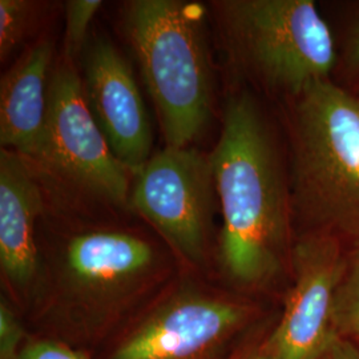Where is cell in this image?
Wrapping results in <instances>:
<instances>
[{"label": "cell", "mask_w": 359, "mask_h": 359, "mask_svg": "<svg viewBox=\"0 0 359 359\" xmlns=\"http://www.w3.org/2000/svg\"><path fill=\"white\" fill-rule=\"evenodd\" d=\"M222 226L218 261L231 283L258 287L281 269L293 208L276 137L249 92L233 93L210 152Z\"/></svg>", "instance_id": "1"}, {"label": "cell", "mask_w": 359, "mask_h": 359, "mask_svg": "<svg viewBox=\"0 0 359 359\" xmlns=\"http://www.w3.org/2000/svg\"><path fill=\"white\" fill-rule=\"evenodd\" d=\"M124 212L76 213L44 208L55 229L51 252H40L36 293L68 320L112 321L161 287L172 262L164 246L120 222ZM35 293V294H36Z\"/></svg>", "instance_id": "2"}, {"label": "cell", "mask_w": 359, "mask_h": 359, "mask_svg": "<svg viewBox=\"0 0 359 359\" xmlns=\"http://www.w3.org/2000/svg\"><path fill=\"white\" fill-rule=\"evenodd\" d=\"M293 217L359 246L358 97L322 80L289 99Z\"/></svg>", "instance_id": "3"}, {"label": "cell", "mask_w": 359, "mask_h": 359, "mask_svg": "<svg viewBox=\"0 0 359 359\" xmlns=\"http://www.w3.org/2000/svg\"><path fill=\"white\" fill-rule=\"evenodd\" d=\"M123 22L167 147H193L213 115L205 6L133 0L124 6Z\"/></svg>", "instance_id": "4"}, {"label": "cell", "mask_w": 359, "mask_h": 359, "mask_svg": "<svg viewBox=\"0 0 359 359\" xmlns=\"http://www.w3.org/2000/svg\"><path fill=\"white\" fill-rule=\"evenodd\" d=\"M46 205L76 213L130 212L133 172L118 161L90 114L75 62L55 60L43 139L31 157Z\"/></svg>", "instance_id": "5"}, {"label": "cell", "mask_w": 359, "mask_h": 359, "mask_svg": "<svg viewBox=\"0 0 359 359\" xmlns=\"http://www.w3.org/2000/svg\"><path fill=\"white\" fill-rule=\"evenodd\" d=\"M224 48L245 76L287 100L329 80L333 34L311 0L212 1Z\"/></svg>", "instance_id": "6"}, {"label": "cell", "mask_w": 359, "mask_h": 359, "mask_svg": "<svg viewBox=\"0 0 359 359\" xmlns=\"http://www.w3.org/2000/svg\"><path fill=\"white\" fill-rule=\"evenodd\" d=\"M253 317L244 301L189 280L165 287L108 359H217Z\"/></svg>", "instance_id": "7"}, {"label": "cell", "mask_w": 359, "mask_h": 359, "mask_svg": "<svg viewBox=\"0 0 359 359\" xmlns=\"http://www.w3.org/2000/svg\"><path fill=\"white\" fill-rule=\"evenodd\" d=\"M216 208L210 154L194 147L165 145L133 176L129 210L144 218L188 265L205 262Z\"/></svg>", "instance_id": "8"}, {"label": "cell", "mask_w": 359, "mask_h": 359, "mask_svg": "<svg viewBox=\"0 0 359 359\" xmlns=\"http://www.w3.org/2000/svg\"><path fill=\"white\" fill-rule=\"evenodd\" d=\"M293 285L277 327L264 339L266 359H317L333 339V304L342 278L344 245L326 234H304L290 256Z\"/></svg>", "instance_id": "9"}, {"label": "cell", "mask_w": 359, "mask_h": 359, "mask_svg": "<svg viewBox=\"0 0 359 359\" xmlns=\"http://www.w3.org/2000/svg\"><path fill=\"white\" fill-rule=\"evenodd\" d=\"M83 90L112 152L133 175L152 156V127L128 60L103 38L83 52Z\"/></svg>", "instance_id": "10"}, {"label": "cell", "mask_w": 359, "mask_h": 359, "mask_svg": "<svg viewBox=\"0 0 359 359\" xmlns=\"http://www.w3.org/2000/svg\"><path fill=\"white\" fill-rule=\"evenodd\" d=\"M46 198L26 158L0 151V268L15 298L36 293L40 273L38 229Z\"/></svg>", "instance_id": "11"}, {"label": "cell", "mask_w": 359, "mask_h": 359, "mask_svg": "<svg viewBox=\"0 0 359 359\" xmlns=\"http://www.w3.org/2000/svg\"><path fill=\"white\" fill-rule=\"evenodd\" d=\"M53 41L47 36L28 46L0 81V144L31 157L43 139L48 107Z\"/></svg>", "instance_id": "12"}, {"label": "cell", "mask_w": 359, "mask_h": 359, "mask_svg": "<svg viewBox=\"0 0 359 359\" xmlns=\"http://www.w3.org/2000/svg\"><path fill=\"white\" fill-rule=\"evenodd\" d=\"M47 3L34 0H0V59L4 62L36 29Z\"/></svg>", "instance_id": "13"}, {"label": "cell", "mask_w": 359, "mask_h": 359, "mask_svg": "<svg viewBox=\"0 0 359 359\" xmlns=\"http://www.w3.org/2000/svg\"><path fill=\"white\" fill-rule=\"evenodd\" d=\"M333 333L359 341V246L346 255V265L334 297Z\"/></svg>", "instance_id": "14"}, {"label": "cell", "mask_w": 359, "mask_h": 359, "mask_svg": "<svg viewBox=\"0 0 359 359\" xmlns=\"http://www.w3.org/2000/svg\"><path fill=\"white\" fill-rule=\"evenodd\" d=\"M100 0H69L65 6V31L63 55L76 63L88 44V31L96 13L102 8Z\"/></svg>", "instance_id": "15"}, {"label": "cell", "mask_w": 359, "mask_h": 359, "mask_svg": "<svg viewBox=\"0 0 359 359\" xmlns=\"http://www.w3.org/2000/svg\"><path fill=\"white\" fill-rule=\"evenodd\" d=\"M25 329L11 305L0 302V359H18L23 350Z\"/></svg>", "instance_id": "16"}, {"label": "cell", "mask_w": 359, "mask_h": 359, "mask_svg": "<svg viewBox=\"0 0 359 359\" xmlns=\"http://www.w3.org/2000/svg\"><path fill=\"white\" fill-rule=\"evenodd\" d=\"M18 359H88L60 341L39 339L27 344Z\"/></svg>", "instance_id": "17"}, {"label": "cell", "mask_w": 359, "mask_h": 359, "mask_svg": "<svg viewBox=\"0 0 359 359\" xmlns=\"http://www.w3.org/2000/svg\"><path fill=\"white\" fill-rule=\"evenodd\" d=\"M317 359H359V345L354 339L335 335Z\"/></svg>", "instance_id": "18"}, {"label": "cell", "mask_w": 359, "mask_h": 359, "mask_svg": "<svg viewBox=\"0 0 359 359\" xmlns=\"http://www.w3.org/2000/svg\"><path fill=\"white\" fill-rule=\"evenodd\" d=\"M346 62L347 65L353 71L359 72V18L348 39V44L346 47Z\"/></svg>", "instance_id": "19"}, {"label": "cell", "mask_w": 359, "mask_h": 359, "mask_svg": "<svg viewBox=\"0 0 359 359\" xmlns=\"http://www.w3.org/2000/svg\"><path fill=\"white\" fill-rule=\"evenodd\" d=\"M231 359H266L264 351V341L253 342L238 350Z\"/></svg>", "instance_id": "20"}, {"label": "cell", "mask_w": 359, "mask_h": 359, "mask_svg": "<svg viewBox=\"0 0 359 359\" xmlns=\"http://www.w3.org/2000/svg\"><path fill=\"white\" fill-rule=\"evenodd\" d=\"M358 102H359V97H358Z\"/></svg>", "instance_id": "21"}]
</instances>
